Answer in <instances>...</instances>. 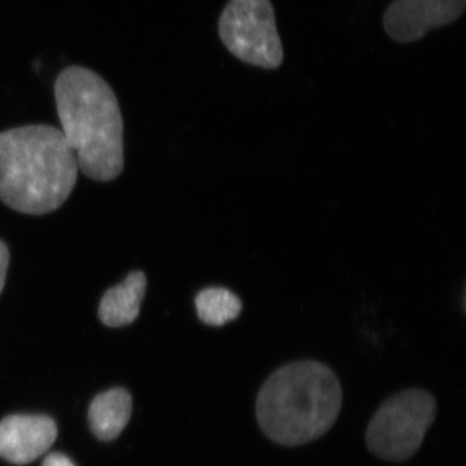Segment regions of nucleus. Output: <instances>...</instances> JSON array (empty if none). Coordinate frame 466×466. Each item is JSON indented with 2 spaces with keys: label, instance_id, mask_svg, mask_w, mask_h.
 I'll return each mask as SVG.
<instances>
[{
  "label": "nucleus",
  "instance_id": "nucleus-1",
  "mask_svg": "<svg viewBox=\"0 0 466 466\" xmlns=\"http://www.w3.org/2000/svg\"><path fill=\"white\" fill-rule=\"evenodd\" d=\"M55 99L64 137L78 168L97 182L124 170V119L108 82L85 66H69L55 82Z\"/></svg>",
  "mask_w": 466,
  "mask_h": 466
},
{
  "label": "nucleus",
  "instance_id": "nucleus-8",
  "mask_svg": "<svg viewBox=\"0 0 466 466\" xmlns=\"http://www.w3.org/2000/svg\"><path fill=\"white\" fill-rule=\"evenodd\" d=\"M146 289V275L142 271H134L128 274L124 283L106 290L99 306L101 323L110 328L134 323L139 317Z\"/></svg>",
  "mask_w": 466,
  "mask_h": 466
},
{
  "label": "nucleus",
  "instance_id": "nucleus-2",
  "mask_svg": "<svg viewBox=\"0 0 466 466\" xmlns=\"http://www.w3.org/2000/svg\"><path fill=\"white\" fill-rule=\"evenodd\" d=\"M78 170L56 127L29 125L0 133V201L18 213L45 216L63 207Z\"/></svg>",
  "mask_w": 466,
  "mask_h": 466
},
{
  "label": "nucleus",
  "instance_id": "nucleus-7",
  "mask_svg": "<svg viewBox=\"0 0 466 466\" xmlns=\"http://www.w3.org/2000/svg\"><path fill=\"white\" fill-rule=\"evenodd\" d=\"M56 435V425L48 417H7L0 422V458L29 464L50 450Z\"/></svg>",
  "mask_w": 466,
  "mask_h": 466
},
{
  "label": "nucleus",
  "instance_id": "nucleus-5",
  "mask_svg": "<svg viewBox=\"0 0 466 466\" xmlns=\"http://www.w3.org/2000/svg\"><path fill=\"white\" fill-rule=\"evenodd\" d=\"M218 30L227 50L242 63L267 70L283 64V43L269 0H228Z\"/></svg>",
  "mask_w": 466,
  "mask_h": 466
},
{
  "label": "nucleus",
  "instance_id": "nucleus-4",
  "mask_svg": "<svg viewBox=\"0 0 466 466\" xmlns=\"http://www.w3.org/2000/svg\"><path fill=\"white\" fill-rule=\"evenodd\" d=\"M437 415L431 392L410 389L389 398L368 425V449L386 461H403L415 455Z\"/></svg>",
  "mask_w": 466,
  "mask_h": 466
},
{
  "label": "nucleus",
  "instance_id": "nucleus-10",
  "mask_svg": "<svg viewBox=\"0 0 466 466\" xmlns=\"http://www.w3.org/2000/svg\"><path fill=\"white\" fill-rule=\"evenodd\" d=\"M196 309L202 323L222 327L241 314L242 302L226 288H208L196 297Z\"/></svg>",
  "mask_w": 466,
  "mask_h": 466
},
{
  "label": "nucleus",
  "instance_id": "nucleus-9",
  "mask_svg": "<svg viewBox=\"0 0 466 466\" xmlns=\"http://www.w3.org/2000/svg\"><path fill=\"white\" fill-rule=\"evenodd\" d=\"M133 412V400L125 389L97 395L88 410L91 431L101 441H112L122 433Z\"/></svg>",
  "mask_w": 466,
  "mask_h": 466
},
{
  "label": "nucleus",
  "instance_id": "nucleus-12",
  "mask_svg": "<svg viewBox=\"0 0 466 466\" xmlns=\"http://www.w3.org/2000/svg\"><path fill=\"white\" fill-rule=\"evenodd\" d=\"M43 466H75L66 456L61 455V453H52L45 460Z\"/></svg>",
  "mask_w": 466,
  "mask_h": 466
},
{
  "label": "nucleus",
  "instance_id": "nucleus-3",
  "mask_svg": "<svg viewBox=\"0 0 466 466\" xmlns=\"http://www.w3.org/2000/svg\"><path fill=\"white\" fill-rule=\"evenodd\" d=\"M342 389L329 367L314 360L279 368L257 398L263 433L281 446H302L323 437L339 415Z\"/></svg>",
  "mask_w": 466,
  "mask_h": 466
},
{
  "label": "nucleus",
  "instance_id": "nucleus-6",
  "mask_svg": "<svg viewBox=\"0 0 466 466\" xmlns=\"http://www.w3.org/2000/svg\"><path fill=\"white\" fill-rule=\"evenodd\" d=\"M465 5L466 0H392L383 26L394 42H417L431 29L455 23Z\"/></svg>",
  "mask_w": 466,
  "mask_h": 466
},
{
  "label": "nucleus",
  "instance_id": "nucleus-11",
  "mask_svg": "<svg viewBox=\"0 0 466 466\" xmlns=\"http://www.w3.org/2000/svg\"><path fill=\"white\" fill-rule=\"evenodd\" d=\"M9 265V251L7 245L0 241V294L5 289V279H7V271Z\"/></svg>",
  "mask_w": 466,
  "mask_h": 466
}]
</instances>
